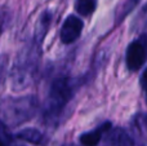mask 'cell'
I'll list each match as a JSON object with an SVG mask.
<instances>
[{"mask_svg":"<svg viewBox=\"0 0 147 146\" xmlns=\"http://www.w3.org/2000/svg\"><path fill=\"white\" fill-rule=\"evenodd\" d=\"M145 38V36H143ZM142 40H133L125 54V62L129 71H138L146 62V44Z\"/></svg>","mask_w":147,"mask_h":146,"instance_id":"4","label":"cell"},{"mask_svg":"<svg viewBox=\"0 0 147 146\" xmlns=\"http://www.w3.org/2000/svg\"><path fill=\"white\" fill-rule=\"evenodd\" d=\"M83 27H84V23L80 18H78L76 16H72V14L69 16L65 20L61 28V41L63 44L74 43L80 36Z\"/></svg>","mask_w":147,"mask_h":146,"instance_id":"5","label":"cell"},{"mask_svg":"<svg viewBox=\"0 0 147 146\" xmlns=\"http://www.w3.org/2000/svg\"><path fill=\"white\" fill-rule=\"evenodd\" d=\"M74 97V82L67 76L57 78L51 85L43 118L49 126H57L66 106Z\"/></svg>","mask_w":147,"mask_h":146,"instance_id":"1","label":"cell"},{"mask_svg":"<svg viewBox=\"0 0 147 146\" xmlns=\"http://www.w3.org/2000/svg\"><path fill=\"white\" fill-rule=\"evenodd\" d=\"M41 40L43 39L35 35V40L32 41V44L18 56L12 69V85L14 91H22L23 88L30 85L38 67Z\"/></svg>","mask_w":147,"mask_h":146,"instance_id":"3","label":"cell"},{"mask_svg":"<svg viewBox=\"0 0 147 146\" xmlns=\"http://www.w3.org/2000/svg\"><path fill=\"white\" fill-rule=\"evenodd\" d=\"M39 101L35 96L5 97L0 100V120L9 127H17L35 116Z\"/></svg>","mask_w":147,"mask_h":146,"instance_id":"2","label":"cell"},{"mask_svg":"<svg viewBox=\"0 0 147 146\" xmlns=\"http://www.w3.org/2000/svg\"><path fill=\"white\" fill-rule=\"evenodd\" d=\"M65 146H75V145H72V144H70V145H65Z\"/></svg>","mask_w":147,"mask_h":146,"instance_id":"11","label":"cell"},{"mask_svg":"<svg viewBox=\"0 0 147 146\" xmlns=\"http://www.w3.org/2000/svg\"><path fill=\"white\" fill-rule=\"evenodd\" d=\"M13 136L8 129V126L0 120V146H10Z\"/></svg>","mask_w":147,"mask_h":146,"instance_id":"9","label":"cell"},{"mask_svg":"<svg viewBox=\"0 0 147 146\" xmlns=\"http://www.w3.org/2000/svg\"><path fill=\"white\" fill-rule=\"evenodd\" d=\"M97 8V0H76L75 10L81 16H90Z\"/></svg>","mask_w":147,"mask_h":146,"instance_id":"8","label":"cell"},{"mask_svg":"<svg viewBox=\"0 0 147 146\" xmlns=\"http://www.w3.org/2000/svg\"><path fill=\"white\" fill-rule=\"evenodd\" d=\"M5 66H7V58H0V83L4 79V72H5Z\"/></svg>","mask_w":147,"mask_h":146,"instance_id":"10","label":"cell"},{"mask_svg":"<svg viewBox=\"0 0 147 146\" xmlns=\"http://www.w3.org/2000/svg\"><path fill=\"white\" fill-rule=\"evenodd\" d=\"M17 137L26 142H30L34 145H41L44 141V136L39 129L36 128H25L17 133Z\"/></svg>","mask_w":147,"mask_h":146,"instance_id":"7","label":"cell"},{"mask_svg":"<svg viewBox=\"0 0 147 146\" xmlns=\"http://www.w3.org/2000/svg\"><path fill=\"white\" fill-rule=\"evenodd\" d=\"M110 129H111V123L106 122V123L101 124V126L97 127V128L83 133L79 137V141H80L81 146H97L101 142L102 137H103Z\"/></svg>","mask_w":147,"mask_h":146,"instance_id":"6","label":"cell"}]
</instances>
